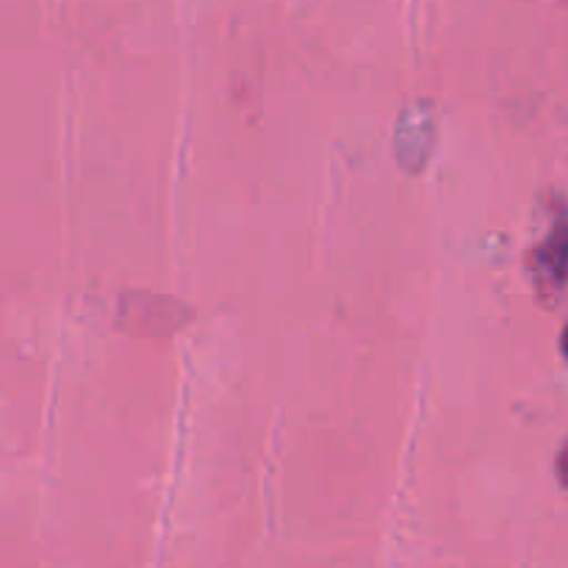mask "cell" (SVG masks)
I'll return each instance as SVG.
<instances>
[{
    "label": "cell",
    "mask_w": 568,
    "mask_h": 568,
    "mask_svg": "<svg viewBox=\"0 0 568 568\" xmlns=\"http://www.w3.org/2000/svg\"><path fill=\"white\" fill-rule=\"evenodd\" d=\"M564 349H566V355H568V331L564 333Z\"/></svg>",
    "instance_id": "obj_1"
}]
</instances>
